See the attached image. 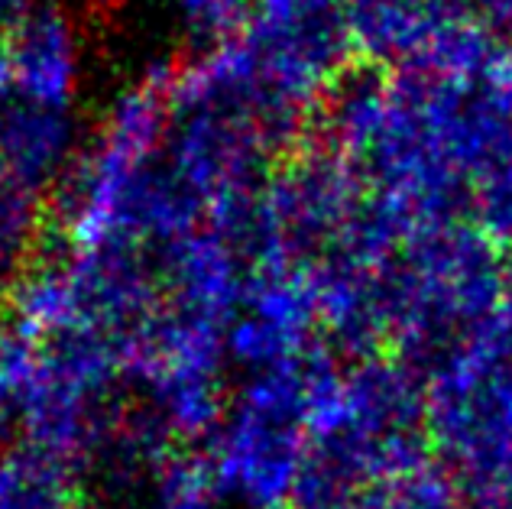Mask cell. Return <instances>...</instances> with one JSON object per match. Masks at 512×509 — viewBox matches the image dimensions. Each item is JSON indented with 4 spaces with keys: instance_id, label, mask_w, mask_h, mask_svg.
I'll use <instances>...</instances> for the list:
<instances>
[{
    "instance_id": "7a4b0ae2",
    "label": "cell",
    "mask_w": 512,
    "mask_h": 509,
    "mask_svg": "<svg viewBox=\"0 0 512 509\" xmlns=\"http://www.w3.org/2000/svg\"><path fill=\"white\" fill-rule=\"evenodd\" d=\"M192 33L205 39H224L247 23V0H179Z\"/></svg>"
},
{
    "instance_id": "6da1fadb",
    "label": "cell",
    "mask_w": 512,
    "mask_h": 509,
    "mask_svg": "<svg viewBox=\"0 0 512 509\" xmlns=\"http://www.w3.org/2000/svg\"><path fill=\"white\" fill-rule=\"evenodd\" d=\"M10 88L20 101L65 111L78 75V49L69 20L56 10H30L7 43Z\"/></svg>"
}]
</instances>
